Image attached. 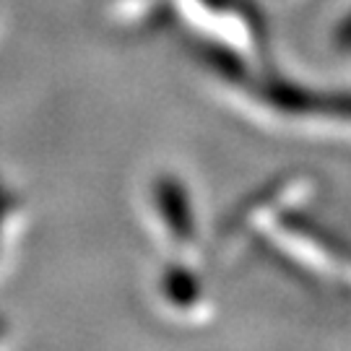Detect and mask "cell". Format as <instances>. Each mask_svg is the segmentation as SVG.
Listing matches in <instances>:
<instances>
[{
	"mask_svg": "<svg viewBox=\"0 0 351 351\" xmlns=\"http://www.w3.org/2000/svg\"><path fill=\"white\" fill-rule=\"evenodd\" d=\"M162 208H164V211H169V216H172V224H175V232H177V234H180V237H188V234H190L188 216H185V208H182V195H180V190L175 188V182L164 185Z\"/></svg>",
	"mask_w": 351,
	"mask_h": 351,
	"instance_id": "cell-1",
	"label": "cell"
},
{
	"mask_svg": "<svg viewBox=\"0 0 351 351\" xmlns=\"http://www.w3.org/2000/svg\"><path fill=\"white\" fill-rule=\"evenodd\" d=\"M339 45L343 50H351V16L343 21V26L339 29Z\"/></svg>",
	"mask_w": 351,
	"mask_h": 351,
	"instance_id": "cell-2",
	"label": "cell"
}]
</instances>
